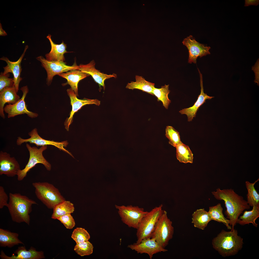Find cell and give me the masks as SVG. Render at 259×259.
Instances as JSON below:
<instances>
[{"label": "cell", "instance_id": "obj_1", "mask_svg": "<svg viewBox=\"0 0 259 259\" xmlns=\"http://www.w3.org/2000/svg\"><path fill=\"white\" fill-rule=\"evenodd\" d=\"M212 193L216 199L224 201L226 208L225 214L229 220L231 230H233L240 215L245 210L250 209V206L242 196L232 189H221L218 188Z\"/></svg>", "mask_w": 259, "mask_h": 259}, {"label": "cell", "instance_id": "obj_2", "mask_svg": "<svg viewBox=\"0 0 259 259\" xmlns=\"http://www.w3.org/2000/svg\"><path fill=\"white\" fill-rule=\"evenodd\" d=\"M213 247L224 257L237 254L242 249L243 239L238 235L237 230L234 229L230 231L222 230L212 240Z\"/></svg>", "mask_w": 259, "mask_h": 259}, {"label": "cell", "instance_id": "obj_3", "mask_svg": "<svg viewBox=\"0 0 259 259\" xmlns=\"http://www.w3.org/2000/svg\"><path fill=\"white\" fill-rule=\"evenodd\" d=\"M9 199L7 207L12 220L18 223L25 222L29 225L32 206L37 204L36 202L19 193H10Z\"/></svg>", "mask_w": 259, "mask_h": 259}, {"label": "cell", "instance_id": "obj_4", "mask_svg": "<svg viewBox=\"0 0 259 259\" xmlns=\"http://www.w3.org/2000/svg\"><path fill=\"white\" fill-rule=\"evenodd\" d=\"M35 195L48 208L53 209L56 205L65 200L58 189L47 182H33Z\"/></svg>", "mask_w": 259, "mask_h": 259}, {"label": "cell", "instance_id": "obj_5", "mask_svg": "<svg viewBox=\"0 0 259 259\" xmlns=\"http://www.w3.org/2000/svg\"><path fill=\"white\" fill-rule=\"evenodd\" d=\"M174 233L172 222L168 218L167 212L164 210L155 226L151 238L155 239L165 248L172 238Z\"/></svg>", "mask_w": 259, "mask_h": 259}, {"label": "cell", "instance_id": "obj_6", "mask_svg": "<svg viewBox=\"0 0 259 259\" xmlns=\"http://www.w3.org/2000/svg\"><path fill=\"white\" fill-rule=\"evenodd\" d=\"M161 204L148 212L142 218L137 229V240L135 243H139L143 239L151 237L155 226L164 210Z\"/></svg>", "mask_w": 259, "mask_h": 259}, {"label": "cell", "instance_id": "obj_7", "mask_svg": "<svg viewBox=\"0 0 259 259\" xmlns=\"http://www.w3.org/2000/svg\"><path fill=\"white\" fill-rule=\"evenodd\" d=\"M26 146L29 153V158L25 168L18 172L17 179L19 181L22 180L26 176L27 173L38 164L43 165L48 171H50L51 168V165L43 155V152L47 149V146H42L38 148L36 147H32L27 143Z\"/></svg>", "mask_w": 259, "mask_h": 259}, {"label": "cell", "instance_id": "obj_8", "mask_svg": "<svg viewBox=\"0 0 259 259\" xmlns=\"http://www.w3.org/2000/svg\"><path fill=\"white\" fill-rule=\"evenodd\" d=\"M122 222L130 228L137 229L142 218L148 212L138 206L115 205Z\"/></svg>", "mask_w": 259, "mask_h": 259}, {"label": "cell", "instance_id": "obj_9", "mask_svg": "<svg viewBox=\"0 0 259 259\" xmlns=\"http://www.w3.org/2000/svg\"><path fill=\"white\" fill-rule=\"evenodd\" d=\"M36 59L41 62L47 71V83L48 85L51 83L53 77L56 75L73 70H78L79 68L75 61L72 65L69 66L64 62L48 61L42 56L37 57Z\"/></svg>", "mask_w": 259, "mask_h": 259}, {"label": "cell", "instance_id": "obj_10", "mask_svg": "<svg viewBox=\"0 0 259 259\" xmlns=\"http://www.w3.org/2000/svg\"><path fill=\"white\" fill-rule=\"evenodd\" d=\"M30 137L28 138L24 139L20 137H18L16 141V144L18 146H20L24 143L29 142L30 144H35L37 147L47 145H52L55 146L60 150H61L68 154L71 156H73L72 154L69 151L65 149V147L68 143L66 141L61 142L54 141L44 139L41 137L38 134L37 130L36 128L33 129L28 133Z\"/></svg>", "mask_w": 259, "mask_h": 259}, {"label": "cell", "instance_id": "obj_11", "mask_svg": "<svg viewBox=\"0 0 259 259\" xmlns=\"http://www.w3.org/2000/svg\"><path fill=\"white\" fill-rule=\"evenodd\" d=\"M20 89L23 93L21 98L15 103L7 105L4 107V111L8 114V118L13 117L18 115L25 114L32 118L37 117L38 116L37 113L29 111L27 108L25 99L29 92L28 86H23Z\"/></svg>", "mask_w": 259, "mask_h": 259}, {"label": "cell", "instance_id": "obj_12", "mask_svg": "<svg viewBox=\"0 0 259 259\" xmlns=\"http://www.w3.org/2000/svg\"><path fill=\"white\" fill-rule=\"evenodd\" d=\"M127 247L138 253L147 254L150 259H152L155 254L168 251L160 246L155 239L151 237L144 238L138 243H135L129 245Z\"/></svg>", "mask_w": 259, "mask_h": 259}, {"label": "cell", "instance_id": "obj_13", "mask_svg": "<svg viewBox=\"0 0 259 259\" xmlns=\"http://www.w3.org/2000/svg\"><path fill=\"white\" fill-rule=\"evenodd\" d=\"M182 43L188 50L189 63H196V59L198 57L201 58L210 54L209 51L211 48L210 47L198 42L191 35L184 39Z\"/></svg>", "mask_w": 259, "mask_h": 259}, {"label": "cell", "instance_id": "obj_14", "mask_svg": "<svg viewBox=\"0 0 259 259\" xmlns=\"http://www.w3.org/2000/svg\"><path fill=\"white\" fill-rule=\"evenodd\" d=\"M67 91L70 98L71 105L72 106V110L70 112V116L66 119L65 123V128L67 131H68L69 126L72 122L73 116L75 112L80 109L82 106L86 105L94 104L99 106L100 104V101L96 99L85 98L83 99H79L77 98V95L71 88L68 89Z\"/></svg>", "mask_w": 259, "mask_h": 259}, {"label": "cell", "instance_id": "obj_15", "mask_svg": "<svg viewBox=\"0 0 259 259\" xmlns=\"http://www.w3.org/2000/svg\"><path fill=\"white\" fill-rule=\"evenodd\" d=\"M20 165L14 157L2 151L0 152V175L4 174L9 177L17 175L20 170Z\"/></svg>", "mask_w": 259, "mask_h": 259}, {"label": "cell", "instance_id": "obj_16", "mask_svg": "<svg viewBox=\"0 0 259 259\" xmlns=\"http://www.w3.org/2000/svg\"><path fill=\"white\" fill-rule=\"evenodd\" d=\"M28 48V45H26L25 46L23 53L19 59L16 61H11L7 57L4 56L0 59V60L5 61L7 64L6 66L3 67L4 70L3 74H6L11 72L13 74L14 86L15 87L17 92L19 90V83L22 79L20 77L22 71L21 63L25 53Z\"/></svg>", "mask_w": 259, "mask_h": 259}, {"label": "cell", "instance_id": "obj_17", "mask_svg": "<svg viewBox=\"0 0 259 259\" xmlns=\"http://www.w3.org/2000/svg\"><path fill=\"white\" fill-rule=\"evenodd\" d=\"M0 257L2 259H41L45 258L43 251H37L32 247L27 250L25 246L18 247L11 256L6 255L2 250Z\"/></svg>", "mask_w": 259, "mask_h": 259}, {"label": "cell", "instance_id": "obj_18", "mask_svg": "<svg viewBox=\"0 0 259 259\" xmlns=\"http://www.w3.org/2000/svg\"><path fill=\"white\" fill-rule=\"evenodd\" d=\"M95 63L94 60L86 64H81L78 70L91 76L95 81L98 84L100 88L102 86L105 88L104 82L107 79L112 77L116 78L117 75L113 73L108 75L101 72L95 68Z\"/></svg>", "mask_w": 259, "mask_h": 259}, {"label": "cell", "instance_id": "obj_19", "mask_svg": "<svg viewBox=\"0 0 259 259\" xmlns=\"http://www.w3.org/2000/svg\"><path fill=\"white\" fill-rule=\"evenodd\" d=\"M200 78V84L201 87V92L198 97L197 100L192 106L188 108L182 109L179 111L182 114H185L188 117V120L189 122L192 121L193 118L196 115V113L199 108L207 100H210L214 97L210 96L204 92L203 83L202 75L198 68Z\"/></svg>", "mask_w": 259, "mask_h": 259}, {"label": "cell", "instance_id": "obj_20", "mask_svg": "<svg viewBox=\"0 0 259 259\" xmlns=\"http://www.w3.org/2000/svg\"><path fill=\"white\" fill-rule=\"evenodd\" d=\"M17 93L14 86L5 88L0 91V115L3 118H5L4 112L5 104L6 103L8 104H14L20 99Z\"/></svg>", "mask_w": 259, "mask_h": 259}, {"label": "cell", "instance_id": "obj_21", "mask_svg": "<svg viewBox=\"0 0 259 259\" xmlns=\"http://www.w3.org/2000/svg\"><path fill=\"white\" fill-rule=\"evenodd\" d=\"M51 36L50 35L48 34L47 37L50 41L51 49L50 52L46 54V59L50 61L64 62L65 61L64 54L69 52L66 50V44L64 43L63 41L60 44H56L52 40Z\"/></svg>", "mask_w": 259, "mask_h": 259}, {"label": "cell", "instance_id": "obj_22", "mask_svg": "<svg viewBox=\"0 0 259 259\" xmlns=\"http://www.w3.org/2000/svg\"><path fill=\"white\" fill-rule=\"evenodd\" d=\"M59 76L67 80L68 83L77 95L78 96V85L79 81L90 75L78 69H74L59 74Z\"/></svg>", "mask_w": 259, "mask_h": 259}, {"label": "cell", "instance_id": "obj_23", "mask_svg": "<svg viewBox=\"0 0 259 259\" xmlns=\"http://www.w3.org/2000/svg\"><path fill=\"white\" fill-rule=\"evenodd\" d=\"M18 234L6 230L0 229V246L11 248L19 244H24L18 238Z\"/></svg>", "mask_w": 259, "mask_h": 259}, {"label": "cell", "instance_id": "obj_24", "mask_svg": "<svg viewBox=\"0 0 259 259\" xmlns=\"http://www.w3.org/2000/svg\"><path fill=\"white\" fill-rule=\"evenodd\" d=\"M135 81L127 84L126 88L129 89H139L153 95V91L155 88L154 83L147 81L141 76L136 75Z\"/></svg>", "mask_w": 259, "mask_h": 259}, {"label": "cell", "instance_id": "obj_25", "mask_svg": "<svg viewBox=\"0 0 259 259\" xmlns=\"http://www.w3.org/2000/svg\"><path fill=\"white\" fill-rule=\"evenodd\" d=\"M211 220L208 212L204 208L197 209L192 214V223L195 227L200 229L204 230Z\"/></svg>", "mask_w": 259, "mask_h": 259}, {"label": "cell", "instance_id": "obj_26", "mask_svg": "<svg viewBox=\"0 0 259 259\" xmlns=\"http://www.w3.org/2000/svg\"><path fill=\"white\" fill-rule=\"evenodd\" d=\"M252 207L251 210L244 212L243 215L239 218L237 223L243 226L251 223L254 226L257 227L258 224L255 221L259 217V205L254 206Z\"/></svg>", "mask_w": 259, "mask_h": 259}, {"label": "cell", "instance_id": "obj_27", "mask_svg": "<svg viewBox=\"0 0 259 259\" xmlns=\"http://www.w3.org/2000/svg\"><path fill=\"white\" fill-rule=\"evenodd\" d=\"M223 209L220 203L209 207L208 213L211 220H213L224 224L228 230H231L229 220L225 218L223 213Z\"/></svg>", "mask_w": 259, "mask_h": 259}, {"label": "cell", "instance_id": "obj_28", "mask_svg": "<svg viewBox=\"0 0 259 259\" xmlns=\"http://www.w3.org/2000/svg\"><path fill=\"white\" fill-rule=\"evenodd\" d=\"M74 209L73 204L69 201L65 200L54 207L51 218L57 219L63 215L73 213Z\"/></svg>", "mask_w": 259, "mask_h": 259}, {"label": "cell", "instance_id": "obj_29", "mask_svg": "<svg viewBox=\"0 0 259 259\" xmlns=\"http://www.w3.org/2000/svg\"><path fill=\"white\" fill-rule=\"evenodd\" d=\"M176 147L177 158L180 162L185 163H193V154L188 146L182 143Z\"/></svg>", "mask_w": 259, "mask_h": 259}, {"label": "cell", "instance_id": "obj_30", "mask_svg": "<svg viewBox=\"0 0 259 259\" xmlns=\"http://www.w3.org/2000/svg\"><path fill=\"white\" fill-rule=\"evenodd\" d=\"M259 180L258 178L253 183L248 181L245 182L246 186L247 191V201L250 206L259 205V194L254 187L255 184Z\"/></svg>", "mask_w": 259, "mask_h": 259}, {"label": "cell", "instance_id": "obj_31", "mask_svg": "<svg viewBox=\"0 0 259 259\" xmlns=\"http://www.w3.org/2000/svg\"><path fill=\"white\" fill-rule=\"evenodd\" d=\"M169 85L165 84L161 88H154L153 90V95L155 96L157 99L158 101H161L163 106L166 109H168L169 106L171 102V101L169 98L168 94L170 92L169 89Z\"/></svg>", "mask_w": 259, "mask_h": 259}, {"label": "cell", "instance_id": "obj_32", "mask_svg": "<svg viewBox=\"0 0 259 259\" xmlns=\"http://www.w3.org/2000/svg\"><path fill=\"white\" fill-rule=\"evenodd\" d=\"M165 135L169 139V143L174 147L182 143L180 140L179 132L172 126L166 127Z\"/></svg>", "mask_w": 259, "mask_h": 259}, {"label": "cell", "instance_id": "obj_33", "mask_svg": "<svg viewBox=\"0 0 259 259\" xmlns=\"http://www.w3.org/2000/svg\"><path fill=\"white\" fill-rule=\"evenodd\" d=\"M94 247L88 241L76 243L74 250L78 255L81 256L89 255L93 253Z\"/></svg>", "mask_w": 259, "mask_h": 259}, {"label": "cell", "instance_id": "obj_34", "mask_svg": "<svg viewBox=\"0 0 259 259\" xmlns=\"http://www.w3.org/2000/svg\"><path fill=\"white\" fill-rule=\"evenodd\" d=\"M71 237L76 243H77L88 241L90 238V235L84 228L77 227L74 230Z\"/></svg>", "mask_w": 259, "mask_h": 259}, {"label": "cell", "instance_id": "obj_35", "mask_svg": "<svg viewBox=\"0 0 259 259\" xmlns=\"http://www.w3.org/2000/svg\"><path fill=\"white\" fill-rule=\"evenodd\" d=\"M9 73L4 74L1 72L0 75V91L6 87H11L14 86L13 78H10Z\"/></svg>", "mask_w": 259, "mask_h": 259}, {"label": "cell", "instance_id": "obj_36", "mask_svg": "<svg viewBox=\"0 0 259 259\" xmlns=\"http://www.w3.org/2000/svg\"><path fill=\"white\" fill-rule=\"evenodd\" d=\"M63 224L67 229H72L75 226V220L71 214H66L61 216L57 219Z\"/></svg>", "mask_w": 259, "mask_h": 259}, {"label": "cell", "instance_id": "obj_37", "mask_svg": "<svg viewBox=\"0 0 259 259\" xmlns=\"http://www.w3.org/2000/svg\"><path fill=\"white\" fill-rule=\"evenodd\" d=\"M8 196L5 191L3 187L0 186V208H3L4 206H7L8 203Z\"/></svg>", "mask_w": 259, "mask_h": 259}, {"label": "cell", "instance_id": "obj_38", "mask_svg": "<svg viewBox=\"0 0 259 259\" xmlns=\"http://www.w3.org/2000/svg\"><path fill=\"white\" fill-rule=\"evenodd\" d=\"M259 3V0H245L244 6H247L251 5L257 6Z\"/></svg>", "mask_w": 259, "mask_h": 259}, {"label": "cell", "instance_id": "obj_39", "mask_svg": "<svg viewBox=\"0 0 259 259\" xmlns=\"http://www.w3.org/2000/svg\"><path fill=\"white\" fill-rule=\"evenodd\" d=\"M0 35L2 36H6L7 35L6 33L2 28L1 24L0 23Z\"/></svg>", "mask_w": 259, "mask_h": 259}]
</instances>
